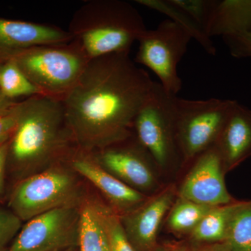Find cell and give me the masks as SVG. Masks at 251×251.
I'll list each match as a JSON object with an SVG mask.
<instances>
[{"mask_svg": "<svg viewBox=\"0 0 251 251\" xmlns=\"http://www.w3.org/2000/svg\"><path fill=\"white\" fill-rule=\"evenodd\" d=\"M214 207L176 196L167 215V229L176 234H190Z\"/></svg>", "mask_w": 251, "mask_h": 251, "instance_id": "cell-20", "label": "cell"}, {"mask_svg": "<svg viewBox=\"0 0 251 251\" xmlns=\"http://www.w3.org/2000/svg\"><path fill=\"white\" fill-rule=\"evenodd\" d=\"M100 208L109 251H136L126 234L120 215L102 200Z\"/></svg>", "mask_w": 251, "mask_h": 251, "instance_id": "cell-23", "label": "cell"}, {"mask_svg": "<svg viewBox=\"0 0 251 251\" xmlns=\"http://www.w3.org/2000/svg\"><path fill=\"white\" fill-rule=\"evenodd\" d=\"M222 38L231 55L237 58H251V29L240 34Z\"/></svg>", "mask_w": 251, "mask_h": 251, "instance_id": "cell-26", "label": "cell"}, {"mask_svg": "<svg viewBox=\"0 0 251 251\" xmlns=\"http://www.w3.org/2000/svg\"><path fill=\"white\" fill-rule=\"evenodd\" d=\"M66 161L79 176L101 193L108 205L120 216L134 210L151 197L127 186L105 171L90 153L75 148Z\"/></svg>", "mask_w": 251, "mask_h": 251, "instance_id": "cell-13", "label": "cell"}, {"mask_svg": "<svg viewBox=\"0 0 251 251\" xmlns=\"http://www.w3.org/2000/svg\"><path fill=\"white\" fill-rule=\"evenodd\" d=\"M156 251H191V250L187 246L179 244L158 247Z\"/></svg>", "mask_w": 251, "mask_h": 251, "instance_id": "cell-31", "label": "cell"}, {"mask_svg": "<svg viewBox=\"0 0 251 251\" xmlns=\"http://www.w3.org/2000/svg\"><path fill=\"white\" fill-rule=\"evenodd\" d=\"M224 242L230 251H251V201L236 203Z\"/></svg>", "mask_w": 251, "mask_h": 251, "instance_id": "cell-21", "label": "cell"}, {"mask_svg": "<svg viewBox=\"0 0 251 251\" xmlns=\"http://www.w3.org/2000/svg\"><path fill=\"white\" fill-rule=\"evenodd\" d=\"M100 200L87 195L81 206L80 251H110L100 208Z\"/></svg>", "mask_w": 251, "mask_h": 251, "instance_id": "cell-17", "label": "cell"}, {"mask_svg": "<svg viewBox=\"0 0 251 251\" xmlns=\"http://www.w3.org/2000/svg\"><path fill=\"white\" fill-rule=\"evenodd\" d=\"M81 206L57 208L29 220L9 251H59L78 247Z\"/></svg>", "mask_w": 251, "mask_h": 251, "instance_id": "cell-9", "label": "cell"}, {"mask_svg": "<svg viewBox=\"0 0 251 251\" xmlns=\"http://www.w3.org/2000/svg\"><path fill=\"white\" fill-rule=\"evenodd\" d=\"M154 81L117 52L90 59L62 99L68 130L76 150L92 153L133 135L135 117Z\"/></svg>", "mask_w": 251, "mask_h": 251, "instance_id": "cell-1", "label": "cell"}, {"mask_svg": "<svg viewBox=\"0 0 251 251\" xmlns=\"http://www.w3.org/2000/svg\"><path fill=\"white\" fill-rule=\"evenodd\" d=\"M191 40V36L179 25L171 20H165L156 29H146L140 35L135 62L152 71L164 90L176 96L182 87L178 64Z\"/></svg>", "mask_w": 251, "mask_h": 251, "instance_id": "cell-8", "label": "cell"}, {"mask_svg": "<svg viewBox=\"0 0 251 251\" xmlns=\"http://www.w3.org/2000/svg\"><path fill=\"white\" fill-rule=\"evenodd\" d=\"M9 59L44 95L60 99L72 90L90 60L74 39L68 44L24 50Z\"/></svg>", "mask_w": 251, "mask_h": 251, "instance_id": "cell-5", "label": "cell"}, {"mask_svg": "<svg viewBox=\"0 0 251 251\" xmlns=\"http://www.w3.org/2000/svg\"><path fill=\"white\" fill-rule=\"evenodd\" d=\"M193 162L191 170L177 188L178 197L209 206L226 205L237 201L226 187V173L216 145Z\"/></svg>", "mask_w": 251, "mask_h": 251, "instance_id": "cell-11", "label": "cell"}, {"mask_svg": "<svg viewBox=\"0 0 251 251\" xmlns=\"http://www.w3.org/2000/svg\"><path fill=\"white\" fill-rule=\"evenodd\" d=\"M105 171L139 192L151 196L164 186L156 163L134 133L129 138L90 153Z\"/></svg>", "mask_w": 251, "mask_h": 251, "instance_id": "cell-10", "label": "cell"}, {"mask_svg": "<svg viewBox=\"0 0 251 251\" xmlns=\"http://www.w3.org/2000/svg\"><path fill=\"white\" fill-rule=\"evenodd\" d=\"M59 251H80L78 247H72L69 248V249H64V250Z\"/></svg>", "mask_w": 251, "mask_h": 251, "instance_id": "cell-32", "label": "cell"}, {"mask_svg": "<svg viewBox=\"0 0 251 251\" xmlns=\"http://www.w3.org/2000/svg\"><path fill=\"white\" fill-rule=\"evenodd\" d=\"M69 31L39 23L0 18V64L20 51L36 46L68 44Z\"/></svg>", "mask_w": 251, "mask_h": 251, "instance_id": "cell-14", "label": "cell"}, {"mask_svg": "<svg viewBox=\"0 0 251 251\" xmlns=\"http://www.w3.org/2000/svg\"><path fill=\"white\" fill-rule=\"evenodd\" d=\"M177 196L175 184L165 186L139 207L120 216L124 229L135 251H156L160 227Z\"/></svg>", "mask_w": 251, "mask_h": 251, "instance_id": "cell-12", "label": "cell"}, {"mask_svg": "<svg viewBox=\"0 0 251 251\" xmlns=\"http://www.w3.org/2000/svg\"><path fill=\"white\" fill-rule=\"evenodd\" d=\"M154 82L152 90L135 117L133 133L159 171H169L182 162L176 139L175 99Z\"/></svg>", "mask_w": 251, "mask_h": 251, "instance_id": "cell-6", "label": "cell"}, {"mask_svg": "<svg viewBox=\"0 0 251 251\" xmlns=\"http://www.w3.org/2000/svg\"><path fill=\"white\" fill-rule=\"evenodd\" d=\"M237 202L213 208L189 234L193 246L224 242L229 219Z\"/></svg>", "mask_w": 251, "mask_h": 251, "instance_id": "cell-18", "label": "cell"}, {"mask_svg": "<svg viewBox=\"0 0 251 251\" xmlns=\"http://www.w3.org/2000/svg\"><path fill=\"white\" fill-rule=\"evenodd\" d=\"M22 223L12 211L0 206V251L16 238L22 228Z\"/></svg>", "mask_w": 251, "mask_h": 251, "instance_id": "cell-25", "label": "cell"}, {"mask_svg": "<svg viewBox=\"0 0 251 251\" xmlns=\"http://www.w3.org/2000/svg\"><path fill=\"white\" fill-rule=\"evenodd\" d=\"M0 92L6 99L44 95L12 59L0 64Z\"/></svg>", "mask_w": 251, "mask_h": 251, "instance_id": "cell-22", "label": "cell"}, {"mask_svg": "<svg viewBox=\"0 0 251 251\" xmlns=\"http://www.w3.org/2000/svg\"><path fill=\"white\" fill-rule=\"evenodd\" d=\"M236 100L175 99L176 139L183 163L216 145L225 122Z\"/></svg>", "mask_w": 251, "mask_h": 251, "instance_id": "cell-7", "label": "cell"}, {"mask_svg": "<svg viewBox=\"0 0 251 251\" xmlns=\"http://www.w3.org/2000/svg\"><path fill=\"white\" fill-rule=\"evenodd\" d=\"M17 103L9 111L0 114V146L7 143L17 123Z\"/></svg>", "mask_w": 251, "mask_h": 251, "instance_id": "cell-27", "label": "cell"}, {"mask_svg": "<svg viewBox=\"0 0 251 251\" xmlns=\"http://www.w3.org/2000/svg\"><path fill=\"white\" fill-rule=\"evenodd\" d=\"M8 149L9 141L0 146V201L5 195V175L7 168Z\"/></svg>", "mask_w": 251, "mask_h": 251, "instance_id": "cell-28", "label": "cell"}, {"mask_svg": "<svg viewBox=\"0 0 251 251\" xmlns=\"http://www.w3.org/2000/svg\"><path fill=\"white\" fill-rule=\"evenodd\" d=\"M225 173L251 157V110L235 102L216 143Z\"/></svg>", "mask_w": 251, "mask_h": 251, "instance_id": "cell-15", "label": "cell"}, {"mask_svg": "<svg viewBox=\"0 0 251 251\" xmlns=\"http://www.w3.org/2000/svg\"><path fill=\"white\" fill-rule=\"evenodd\" d=\"M81 176L67 161L17 181L9 198V208L22 221L43 213L83 202L87 193Z\"/></svg>", "mask_w": 251, "mask_h": 251, "instance_id": "cell-4", "label": "cell"}, {"mask_svg": "<svg viewBox=\"0 0 251 251\" xmlns=\"http://www.w3.org/2000/svg\"><path fill=\"white\" fill-rule=\"evenodd\" d=\"M140 13L118 0L93 1L74 16L69 32L92 59L117 52H129L146 30Z\"/></svg>", "mask_w": 251, "mask_h": 251, "instance_id": "cell-3", "label": "cell"}, {"mask_svg": "<svg viewBox=\"0 0 251 251\" xmlns=\"http://www.w3.org/2000/svg\"><path fill=\"white\" fill-rule=\"evenodd\" d=\"M251 29V0L215 1L204 31L209 38L240 34Z\"/></svg>", "mask_w": 251, "mask_h": 251, "instance_id": "cell-16", "label": "cell"}, {"mask_svg": "<svg viewBox=\"0 0 251 251\" xmlns=\"http://www.w3.org/2000/svg\"><path fill=\"white\" fill-rule=\"evenodd\" d=\"M169 1L193 18L204 30L215 4V0H169Z\"/></svg>", "mask_w": 251, "mask_h": 251, "instance_id": "cell-24", "label": "cell"}, {"mask_svg": "<svg viewBox=\"0 0 251 251\" xmlns=\"http://www.w3.org/2000/svg\"><path fill=\"white\" fill-rule=\"evenodd\" d=\"M191 251H230L226 242L193 246Z\"/></svg>", "mask_w": 251, "mask_h": 251, "instance_id": "cell-29", "label": "cell"}, {"mask_svg": "<svg viewBox=\"0 0 251 251\" xmlns=\"http://www.w3.org/2000/svg\"><path fill=\"white\" fill-rule=\"evenodd\" d=\"M74 149L62 99L37 95L18 102L6 168L17 181L65 161Z\"/></svg>", "mask_w": 251, "mask_h": 251, "instance_id": "cell-2", "label": "cell"}, {"mask_svg": "<svg viewBox=\"0 0 251 251\" xmlns=\"http://www.w3.org/2000/svg\"><path fill=\"white\" fill-rule=\"evenodd\" d=\"M17 102L6 99L0 92V114L9 111Z\"/></svg>", "mask_w": 251, "mask_h": 251, "instance_id": "cell-30", "label": "cell"}, {"mask_svg": "<svg viewBox=\"0 0 251 251\" xmlns=\"http://www.w3.org/2000/svg\"><path fill=\"white\" fill-rule=\"evenodd\" d=\"M2 251H9V249H5Z\"/></svg>", "mask_w": 251, "mask_h": 251, "instance_id": "cell-33", "label": "cell"}, {"mask_svg": "<svg viewBox=\"0 0 251 251\" xmlns=\"http://www.w3.org/2000/svg\"><path fill=\"white\" fill-rule=\"evenodd\" d=\"M135 1L148 9L166 16L168 19L184 29L208 54L215 55V46L211 38L206 35L204 29L188 15L172 4L169 0H136Z\"/></svg>", "mask_w": 251, "mask_h": 251, "instance_id": "cell-19", "label": "cell"}]
</instances>
